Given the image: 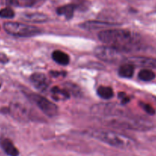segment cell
Masks as SVG:
<instances>
[{
    "mask_svg": "<svg viewBox=\"0 0 156 156\" xmlns=\"http://www.w3.org/2000/svg\"><path fill=\"white\" fill-rule=\"evenodd\" d=\"M32 102L41 109L45 115L49 117H54L58 113V108L56 104L51 102L45 97H41L37 94H31L28 95Z\"/></svg>",
    "mask_w": 156,
    "mask_h": 156,
    "instance_id": "8992f818",
    "label": "cell"
},
{
    "mask_svg": "<svg viewBox=\"0 0 156 156\" xmlns=\"http://www.w3.org/2000/svg\"><path fill=\"white\" fill-rule=\"evenodd\" d=\"M97 94L100 98L103 100H109L114 96V92L112 89L109 87L101 86L97 89Z\"/></svg>",
    "mask_w": 156,
    "mask_h": 156,
    "instance_id": "ac0fdd59",
    "label": "cell"
},
{
    "mask_svg": "<svg viewBox=\"0 0 156 156\" xmlns=\"http://www.w3.org/2000/svg\"><path fill=\"white\" fill-rule=\"evenodd\" d=\"M7 58H5V56H4V55H1L0 56V62L1 63H5V62H7Z\"/></svg>",
    "mask_w": 156,
    "mask_h": 156,
    "instance_id": "cb8c5ba5",
    "label": "cell"
},
{
    "mask_svg": "<svg viewBox=\"0 0 156 156\" xmlns=\"http://www.w3.org/2000/svg\"><path fill=\"white\" fill-rule=\"evenodd\" d=\"M77 8V5L76 4H67V5H63V6L59 7L57 9V13L59 16H63L67 19H70L73 18V13H74L75 9Z\"/></svg>",
    "mask_w": 156,
    "mask_h": 156,
    "instance_id": "4fadbf2b",
    "label": "cell"
},
{
    "mask_svg": "<svg viewBox=\"0 0 156 156\" xmlns=\"http://www.w3.org/2000/svg\"><path fill=\"white\" fill-rule=\"evenodd\" d=\"M52 97L57 101L68 100L70 98V93L66 89H61L58 87H54L51 89Z\"/></svg>",
    "mask_w": 156,
    "mask_h": 156,
    "instance_id": "2e32d148",
    "label": "cell"
},
{
    "mask_svg": "<svg viewBox=\"0 0 156 156\" xmlns=\"http://www.w3.org/2000/svg\"><path fill=\"white\" fill-rule=\"evenodd\" d=\"M44 0H0V4L11 6L32 8L41 5Z\"/></svg>",
    "mask_w": 156,
    "mask_h": 156,
    "instance_id": "ba28073f",
    "label": "cell"
},
{
    "mask_svg": "<svg viewBox=\"0 0 156 156\" xmlns=\"http://www.w3.org/2000/svg\"><path fill=\"white\" fill-rule=\"evenodd\" d=\"M94 54L99 59L108 63L121 62L125 59L123 52L108 45L98 46L94 49Z\"/></svg>",
    "mask_w": 156,
    "mask_h": 156,
    "instance_id": "5b68a950",
    "label": "cell"
},
{
    "mask_svg": "<svg viewBox=\"0 0 156 156\" xmlns=\"http://www.w3.org/2000/svg\"><path fill=\"white\" fill-rule=\"evenodd\" d=\"M91 111L102 123L113 128L134 131H148L153 128L149 119L132 114L116 104L95 105Z\"/></svg>",
    "mask_w": 156,
    "mask_h": 156,
    "instance_id": "6da1fadb",
    "label": "cell"
},
{
    "mask_svg": "<svg viewBox=\"0 0 156 156\" xmlns=\"http://www.w3.org/2000/svg\"><path fill=\"white\" fill-rule=\"evenodd\" d=\"M141 107L143 109L144 111H145V112H147L149 115H154L155 113V110H154V108L151 106L148 103H140Z\"/></svg>",
    "mask_w": 156,
    "mask_h": 156,
    "instance_id": "44dd1931",
    "label": "cell"
},
{
    "mask_svg": "<svg viewBox=\"0 0 156 156\" xmlns=\"http://www.w3.org/2000/svg\"><path fill=\"white\" fill-rule=\"evenodd\" d=\"M15 16V12L10 7H5L0 10V17L3 19H12Z\"/></svg>",
    "mask_w": 156,
    "mask_h": 156,
    "instance_id": "ffe728a7",
    "label": "cell"
},
{
    "mask_svg": "<svg viewBox=\"0 0 156 156\" xmlns=\"http://www.w3.org/2000/svg\"><path fill=\"white\" fill-rule=\"evenodd\" d=\"M138 76L142 81H151L155 77V73L150 69L145 68L139 71Z\"/></svg>",
    "mask_w": 156,
    "mask_h": 156,
    "instance_id": "d6986e66",
    "label": "cell"
},
{
    "mask_svg": "<svg viewBox=\"0 0 156 156\" xmlns=\"http://www.w3.org/2000/svg\"><path fill=\"white\" fill-rule=\"evenodd\" d=\"M52 58L54 61L58 64L66 66L70 62V57L67 54L61 51L56 50L52 53Z\"/></svg>",
    "mask_w": 156,
    "mask_h": 156,
    "instance_id": "9a60e30c",
    "label": "cell"
},
{
    "mask_svg": "<svg viewBox=\"0 0 156 156\" xmlns=\"http://www.w3.org/2000/svg\"><path fill=\"white\" fill-rule=\"evenodd\" d=\"M119 25V24L112 23V22H103V21H97V20H92V21H87V22H83L80 25V28L85 30H90V31H94V30H98L103 29L106 30L109 29V28H112L114 26Z\"/></svg>",
    "mask_w": 156,
    "mask_h": 156,
    "instance_id": "9c48e42d",
    "label": "cell"
},
{
    "mask_svg": "<svg viewBox=\"0 0 156 156\" xmlns=\"http://www.w3.org/2000/svg\"><path fill=\"white\" fill-rule=\"evenodd\" d=\"M119 97L121 99V100H122V103H123V104H125V103H126L127 102L129 101V98L128 97H127L126 95L124 93H119Z\"/></svg>",
    "mask_w": 156,
    "mask_h": 156,
    "instance_id": "7402d4cb",
    "label": "cell"
},
{
    "mask_svg": "<svg viewBox=\"0 0 156 156\" xmlns=\"http://www.w3.org/2000/svg\"><path fill=\"white\" fill-rule=\"evenodd\" d=\"M126 61L133 65H138L147 69H156V58L145 56L129 57Z\"/></svg>",
    "mask_w": 156,
    "mask_h": 156,
    "instance_id": "52a82bcc",
    "label": "cell"
},
{
    "mask_svg": "<svg viewBox=\"0 0 156 156\" xmlns=\"http://www.w3.org/2000/svg\"><path fill=\"white\" fill-rule=\"evenodd\" d=\"M118 73L120 76L124 78H131L134 73V66L131 64H122L118 70Z\"/></svg>",
    "mask_w": 156,
    "mask_h": 156,
    "instance_id": "e0dca14e",
    "label": "cell"
},
{
    "mask_svg": "<svg viewBox=\"0 0 156 156\" xmlns=\"http://www.w3.org/2000/svg\"><path fill=\"white\" fill-rule=\"evenodd\" d=\"M98 37L106 45L122 52L134 51L140 48V37L129 30L112 28L103 30L98 34Z\"/></svg>",
    "mask_w": 156,
    "mask_h": 156,
    "instance_id": "7a4b0ae2",
    "label": "cell"
},
{
    "mask_svg": "<svg viewBox=\"0 0 156 156\" xmlns=\"http://www.w3.org/2000/svg\"><path fill=\"white\" fill-rule=\"evenodd\" d=\"M31 83L35 88L44 91L49 85V80L47 76L41 73H34L30 77Z\"/></svg>",
    "mask_w": 156,
    "mask_h": 156,
    "instance_id": "8fae6325",
    "label": "cell"
},
{
    "mask_svg": "<svg viewBox=\"0 0 156 156\" xmlns=\"http://www.w3.org/2000/svg\"><path fill=\"white\" fill-rule=\"evenodd\" d=\"M22 19L28 22L43 23L48 20V16L41 12H26L22 15Z\"/></svg>",
    "mask_w": 156,
    "mask_h": 156,
    "instance_id": "7c38bea8",
    "label": "cell"
},
{
    "mask_svg": "<svg viewBox=\"0 0 156 156\" xmlns=\"http://www.w3.org/2000/svg\"><path fill=\"white\" fill-rule=\"evenodd\" d=\"M10 114L18 120H26L28 119V111L24 105L19 103H12L9 108Z\"/></svg>",
    "mask_w": 156,
    "mask_h": 156,
    "instance_id": "30bf717a",
    "label": "cell"
},
{
    "mask_svg": "<svg viewBox=\"0 0 156 156\" xmlns=\"http://www.w3.org/2000/svg\"><path fill=\"white\" fill-rule=\"evenodd\" d=\"M91 137L111 146L119 148H129L134 145V141L129 136L109 129H91L88 132Z\"/></svg>",
    "mask_w": 156,
    "mask_h": 156,
    "instance_id": "3957f363",
    "label": "cell"
},
{
    "mask_svg": "<svg viewBox=\"0 0 156 156\" xmlns=\"http://www.w3.org/2000/svg\"><path fill=\"white\" fill-rule=\"evenodd\" d=\"M1 145H2V149L9 156H19V150L10 139H4L1 142Z\"/></svg>",
    "mask_w": 156,
    "mask_h": 156,
    "instance_id": "5bb4252c",
    "label": "cell"
},
{
    "mask_svg": "<svg viewBox=\"0 0 156 156\" xmlns=\"http://www.w3.org/2000/svg\"><path fill=\"white\" fill-rule=\"evenodd\" d=\"M3 28L8 34L18 37H32L41 32L37 27L15 22H5Z\"/></svg>",
    "mask_w": 156,
    "mask_h": 156,
    "instance_id": "277c9868",
    "label": "cell"
},
{
    "mask_svg": "<svg viewBox=\"0 0 156 156\" xmlns=\"http://www.w3.org/2000/svg\"><path fill=\"white\" fill-rule=\"evenodd\" d=\"M1 85H2V83H0V87H1Z\"/></svg>",
    "mask_w": 156,
    "mask_h": 156,
    "instance_id": "d4e9b609",
    "label": "cell"
},
{
    "mask_svg": "<svg viewBox=\"0 0 156 156\" xmlns=\"http://www.w3.org/2000/svg\"><path fill=\"white\" fill-rule=\"evenodd\" d=\"M52 75H53V76H61V75H62V76H64V75H65V73H64V72H58V71H52L51 73Z\"/></svg>",
    "mask_w": 156,
    "mask_h": 156,
    "instance_id": "603a6c76",
    "label": "cell"
}]
</instances>
